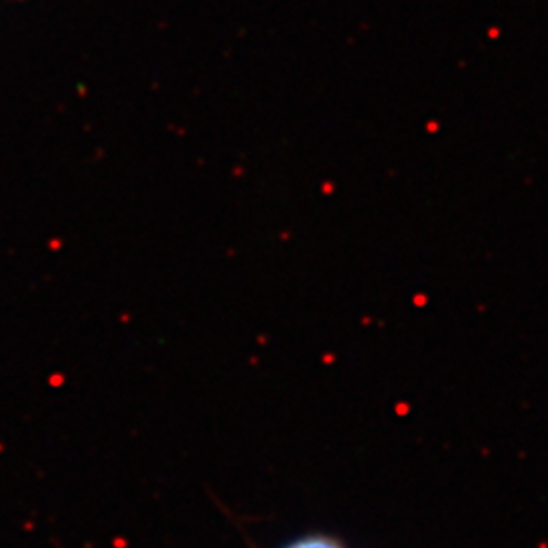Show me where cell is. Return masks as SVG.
I'll use <instances>...</instances> for the list:
<instances>
[{
  "label": "cell",
  "instance_id": "obj_1",
  "mask_svg": "<svg viewBox=\"0 0 548 548\" xmlns=\"http://www.w3.org/2000/svg\"><path fill=\"white\" fill-rule=\"evenodd\" d=\"M285 548H345V546L341 542H337L335 538H331V536L311 534V536H303L299 540H293Z\"/></svg>",
  "mask_w": 548,
  "mask_h": 548
}]
</instances>
